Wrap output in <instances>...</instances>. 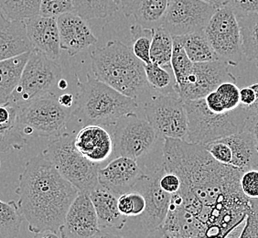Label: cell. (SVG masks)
I'll use <instances>...</instances> for the list:
<instances>
[{"label": "cell", "instance_id": "obj_1", "mask_svg": "<svg viewBox=\"0 0 258 238\" xmlns=\"http://www.w3.org/2000/svg\"><path fill=\"white\" fill-rule=\"evenodd\" d=\"M79 193L42 154L27 161L16 189L20 213L33 233H58Z\"/></svg>", "mask_w": 258, "mask_h": 238}, {"label": "cell", "instance_id": "obj_2", "mask_svg": "<svg viewBox=\"0 0 258 238\" xmlns=\"http://www.w3.org/2000/svg\"><path fill=\"white\" fill-rule=\"evenodd\" d=\"M90 56L95 79L120 94L138 100L149 89L144 64L124 43L110 40L103 48L93 50Z\"/></svg>", "mask_w": 258, "mask_h": 238}, {"label": "cell", "instance_id": "obj_3", "mask_svg": "<svg viewBox=\"0 0 258 238\" xmlns=\"http://www.w3.org/2000/svg\"><path fill=\"white\" fill-rule=\"evenodd\" d=\"M85 82H78L72 115L80 123L112 127L124 115L137 114L138 100L130 98L88 74Z\"/></svg>", "mask_w": 258, "mask_h": 238}, {"label": "cell", "instance_id": "obj_4", "mask_svg": "<svg viewBox=\"0 0 258 238\" xmlns=\"http://www.w3.org/2000/svg\"><path fill=\"white\" fill-rule=\"evenodd\" d=\"M184 104L188 117V134L185 141L194 144H205L241 132L251 116L248 108L243 105L228 113L215 114L208 109L204 98L184 101Z\"/></svg>", "mask_w": 258, "mask_h": 238}, {"label": "cell", "instance_id": "obj_5", "mask_svg": "<svg viewBox=\"0 0 258 238\" xmlns=\"http://www.w3.org/2000/svg\"><path fill=\"white\" fill-rule=\"evenodd\" d=\"M75 139V135L63 133L52 139L41 154L80 193L89 194L99 184V164L80 153Z\"/></svg>", "mask_w": 258, "mask_h": 238}, {"label": "cell", "instance_id": "obj_6", "mask_svg": "<svg viewBox=\"0 0 258 238\" xmlns=\"http://www.w3.org/2000/svg\"><path fill=\"white\" fill-rule=\"evenodd\" d=\"M61 66L56 61L49 59L40 51H30L20 83L6 104L20 109L34 100L52 94V90L61 79Z\"/></svg>", "mask_w": 258, "mask_h": 238}, {"label": "cell", "instance_id": "obj_7", "mask_svg": "<svg viewBox=\"0 0 258 238\" xmlns=\"http://www.w3.org/2000/svg\"><path fill=\"white\" fill-rule=\"evenodd\" d=\"M18 110L20 131L27 139L29 137H59L64 133L65 127L72 116L71 109L59 103L54 93L34 100Z\"/></svg>", "mask_w": 258, "mask_h": 238}, {"label": "cell", "instance_id": "obj_8", "mask_svg": "<svg viewBox=\"0 0 258 238\" xmlns=\"http://www.w3.org/2000/svg\"><path fill=\"white\" fill-rule=\"evenodd\" d=\"M145 118L160 139L186 140L188 117L184 101L178 94H159L145 104Z\"/></svg>", "mask_w": 258, "mask_h": 238}, {"label": "cell", "instance_id": "obj_9", "mask_svg": "<svg viewBox=\"0 0 258 238\" xmlns=\"http://www.w3.org/2000/svg\"><path fill=\"white\" fill-rule=\"evenodd\" d=\"M204 32L220 61L238 66L243 55L241 31L237 17L228 4L216 9Z\"/></svg>", "mask_w": 258, "mask_h": 238}, {"label": "cell", "instance_id": "obj_10", "mask_svg": "<svg viewBox=\"0 0 258 238\" xmlns=\"http://www.w3.org/2000/svg\"><path fill=\"white\" fill-rule=\"evenodd\" d=\"M113 127V154L115 157L138 160L149 153L159 139L149 121L138 113L124 115Z\"/></svg>", "mask_w": 258, "mask_h": 238}, {"label": "cell", "instance_id": "obj_11", "mask_svg": "<svg viewBox=\"0 0 258 238\" xmlns=\"http://www.w3.org/2000/svg\"><path fill=\"white\" fill-rule=\"evenodd\" d=\"M216 9L203 0H170L161 27L172 36L203 31Z\"/></svg>", "mask_w": 258, "mask_h": 238}, {"label": "cell", "instance_id": "obj_12", "mask_svg": "<svg viewBox=\"0 0 258 238\" xmlns=\"http://www.w3.org/2000/svg\"><path fill=\"white\" fill-rule=\"evenodd\" d=\"M224 82L236 83L226 63L223 61L198 63L194 64L189 77L174 91L183 101L202 99Z\"/></svg>", "mask_w": 258, "mask_h": 238}, {"label": "cell", "instance_id": "obj_13", "mask_svg": "<svg viewBox=\"0 0 258 238\" xmlns=\"http://www.w3.org/2000/svg\"><path fill=\"white\" fill-rule=\"evenodd\" d=\"M164 171L165 169L161 164L154 171L146 173L132 190L143 194L146 200V209L140 216L143 226L149 232L158 228L169 212L171 194L166 193L159 185V180Z\"/></svg>", "mask_w": 258, "mask_h": 238}, {"label": "cell", "instance_id": "obj_14", "mask_svg": "<svg viewBox=\"0 0 258 238\" xmlns=\"http://www.w3.org/2000/svg\"><path fill=\"white\" fill-rule=\"evenodd\" d=\"M100 231L97 215L89 194L79 193L60 225V237L91 238Z\"/></svg>", "mask_w": 258, "mask_h": 238}, {"label": "cell", "instance_id": "obj_15", "mask_svg": "<svg viewBox=\"0 0 258 238\" xmlns=\"http://www.w3.org/2000/svg\"><path fill=\"white\" fill-rule=\"evenodd\" d=\"M144 169L138 160L127 157H115L103 169L98 170V182L104 188L119 197L134 189L144 177Z\"/></svg>", "mask_w": 258, "mask_h": 238}, {"label": "cell", "instance_id": "obj_16", "mask_svg": "<svg viewBox=\"0 0 258 238\" xmlns=\"http://www.w3.org/2000/svg\"><path fill=\"white\" fill-rule=\"evenodd\" d=\"M60 34V49L66 50L70 56H75L97 42L86 20L75 12L57 17Z\"/></svg>", "mask_w": 258, "mask_h": 238}, {"label": "cell", "instance_id": "obj_17", "mask_svg": "<svg viewBox=\"0 0 258 238\" xmlns=\"http://www.w3.org/2000/svg\"><path fill=\"white\" fill-rule=\"evenodd\" d=\"M24 22L33 50L40 51L49 59H59L61 49L57 18L38 15Z\"/></svg>", "mask_w": 258, "mask_h": 238}, {"label": "cell", "instance_id": "obj_18", "mask_svg": "<svg viewBox=\"0 0 258 238\" xmlns=\"http://www.w3.org/2000/svg\"><path fill=\"white\" fill-rule=\"evenodd\" d=\"M75 145L80 153L96 164L109 159L114 152L112 136L99 125L85 126L75 136Z\"/></svg>", "mask_w": 258, "mask_h": 238}, {"label": "cell", "instance_id": "obj_19", "mask_svg": "<svg viewBox=\"0 0 258 238\" xmlns=\"http://www.w3.org/2000/svg\"><path fill=\"white\" fill-rule=\"evenodd\" d=\"M32 50L25 22L9 20L0 10V61Z\"/></svg>", "mask_w": 258, "mask_h": 238}, {"label": "cell", "instance_id": "obj_20", "mask_svg": "<svg viewBox=\"0 0 258 238\" xmlns=\"http://www.w3.org/2000/svg\"><path fill=\"white\" fill-rule=\"evenodd\" d=\"M98 219L100 230L122 229L127 217L120 213L118 196L98 184L89 194Z\"/></svg>", "mask_w": 258, "mask_h": 238}, {"label": "cell", "instance_id": "obj_21", "mask_svg": "<svg viewBox=\"0 0 258 238\" xmlns=\"http://www.w3.org/2000/svg\"><path fill=\"white\" fill-rule=\"evenodd\" d=\"M170 0H121V8L127 18L147 29L162 26Z\"/></svg>", "mask_w": 258, "mask_h": 238}, {"label": "cell", "instance_id": "obj_22", "mask_svg": "<svg viewBox=\"0 0 258 238\" xmlns=\"http://www.w3.org/2000/svg\"><path fill=\"white\" fill-rule=\"evenodd\" d=\"M232 155L230 167L244 172L258 168V149L247 129L223 138Z\"/></svg>", "mask_w": 258, "mask_h": 238}, {"label": "cell", "instance_id": "obj_23", "mask_svg": "<svg viewBox=\"0 0 258 238\" xmlns=\"http://www.w3.org/2000/svg\"><path fill=\"white\" fill-rule=\"evenodd\" d=\"M30 52L0 61V105L6 104L20 83Z\"/></svg>", "mask_w": 258, "mask_h": 238}, {"label": "cell", "instance_id": "obj_24", "mask_svg": "<svg viewBox=\"0 0 258 238\" xmlns=\"http://www.w3.org/2000/svg\"><path fill=\"white\" fill-rule=\"evenodd\" d=\"M179 40L189 60L194 64L220 61L212 45L210 44L204 30L183 36H172Z\"/></svg>", "mask_w": 258, "mask_h": 238}, {"label": "cell", "instance_id": "obj_25", "mask_svg": "<svg viewBox=\"0 0 258 238\" xmlns=\"http://www.w3.org/2000/svg\"><path fill=\"white\" fill-rule=\"evenodd\" d=\"M242 38L243 54L258 66V14L237 18Z\"/></svg>", "mask_w": 258, "mask_h": 238}, {"label": "cell", "instance_id": "obj_26", "mask_svg": "<svg viewBox=\"0 0 258 238\" xmlns=\"http://www.w3.org/2000/svg\"><path fill=\"white\" fill-rule=\"evenodd\" d=\"M121 0H75V12L84 20L104 19L119 10Z\"/></svg>", "mask_w": 258, "mask_h": 238}, {"label": "cell", "instance_id": "obj_27", "mask_svg": "<svg viewBox=\"0 0 258 238\" xmlns=\"http://www.w3.org/2000/svg\"><path fill=\"white\" fill-rule=\"evenodd\" d=\"M173 50V37L162 27L154 29L150 48V60L152 63L171 69V56ZM172 70V69H171Z\"/></svg>", "mask_w": 258, "mask_h": 238}, {"label": "cell", "instance_id": "obj_28", "mask_svg": "<svg viewBox=\"0 0 258 238\" xmlns=\"http://www.w3.org/2000/svg\"><path fill=\"white\" fill-rule=\"evenodd\" d=\"M24 217L15 201L0 200V238H18Z\"/></svg>", "mask_w": 258, "mask_h": 238}, {"label": "cell", "instance_id": "obj_29", "mask_svg": "<svg viewBox=\"0 0 258 238\" xmlns=\"http://www.w3.org/2000/svg\"><path fill=\"white\" fill-rule=\"evenodd\" d=\"M18 112L19 110H16L8 121L0 123V153L11 149L20 150L27 144L28 139L20 131Z\"/></svg>", "mask_w": 258, "mask_h": 238}, {"label": "cell", "instance_id": "obj_30", "mask_svg": "<svg viewBox=\"0 0 258 238\" xmlns=\"http://www.w3.org/2000/svg\"><path fill=\"white\" fill-rule=\"evenodd\" d=\"M41 0H0V10L11 20H25L40 15Z\"/></svg>", "mask_w": 258, "mask_h": 238}, {"label": "cell", "instance_id": "obj_31", "mask_svg": "<svg viewBox=\"0 0 258 238\" xmlns=\"http://www.w3.org/2000/svg\"><path fill=\"white\" fill-rule=\"evenodd\" d=\"M170 64L175 80L174 88H176L182 85L189 77L194 68V63L189 60L182 45L175 37H173V50Z\"/></svg>", "mask_w": 258, "mask_h": 238}, {"label": "cell", "instance_id": "obj_32", "mask_svg": "<svg viewBox=\"0 0 258 238\" xmlns=\"http://www.w3.org/2000/svg\"><path fill=\"white\" fill-rule=\"evenodd\" d=\"M129 30L132 36V52L145 65L151 63L150 48L154 29H147L136 24L131 26Z\"/></svg>", "mask_w": 258, "mask_h": 238}, {"label": "cell", "instance_id": "obj_33", "mask_svg": "<svg viewBox=\"0 0 258 238\" xmlns=\"http://www.w3.org/2000/svg\"><path fill=\"white\" fill-rule=\"evenodd\" d=\"M144 69L149 87L158 91L159 94H176L169 90L172 84V77L167 68L151 62L144 64Z\"/></svg>", "mask_w": 258, "mask_h": 238}, {"label": "cell", "instance_id": "obj_34", "mask_svg": "<svg viewBox=\"0 0 258 238\" xmlns=\"http://www.w3.org/2000/svg\"><path fill=\"white\" fill-rule=\"evenodd\" d=\"M118 209L125 217L139 216L144 213L146 200L138 191H130L118 197Z\"/></svg>", "mask_w": 258, "mask_h": 238}, {"label": "cell", "instance_id": "obj_35", "mask_svg": "<svg viewBox=\"0 0 258 238\" xmlns=\"http://www.w3.org/2000/svg\"><path fill=\"white\" fill-rule=\"evenodd\" d=\"M75 12V0H41L40 15L57 18Z\"/></svg>", "mask_w": 258, "mask_h": 238}, {"label": "cell", "instance_id": "obj_36", "mask_svg": "<svg viewBox=\"0 0 258 238\" xmlns=\"http://www.w3.org/2000/svg\"><path fill=\"white\" fill-rule=\"evenodd\" d=\"M238 238H258V200L249 199L245 223Z\"/></svg>", "mask_w": 258, "mask_h": 238}, {"label": "cell", "instance_id": "obj_37", "mask_svg": "<svg viewBox=\"0 0 258 238\" xmlns=\"http://www.w3.org/2000/svg\"><path fill=\"white\" fill-rule=\"evenodd\" d=\"M240 186L247 198L258 200V169L244 171L240 178Z\"/></svg>", "mask_w": 258, "mask_h": 238}, {"label": "cell", "instance_id": "obj_38", "mask_svg": "<svg viewBox=\"0 0 258 238\" xmlns=\"http://www.w3.org/2000/svg\"><path fill=\"white\" fill-rule=\"evenodd\" d=\"M228 5L237 18L258 14V0H228Z\"/></svg>", "mask_w": 258, "mask_h": 238}, {"label": "cell", "instance_id": "obj_39", "mask_svg": "<svg viewBox=\"0 0 258 238\" xmlns=\"http://www.w3.org/2000/svg\"><path fill=\"white\" fill-rule=\"evenodd\" d=\"M159 185L166 193L176 194L180 188V178L177 174L165 170L159 180Z\"/></svg>", "mask_w": 258, "mask_h": 238}, {"label": "cell", "instance_id": "obj_40", "mask_svg": "<svg viewBox=\"0 0 258 238\" xmlns=\"http://www.w3.org/2000/svg\"><path fill=\"white\" fill-rule=\"evenodd\" d=\"M244 129H247L249 132L252 134L258 149V112L253 114V115L249 116Z\"/></svg>", "mask_w": 258, "mask_h": 238}, {"label": "cell", "instance_id": "obj_41", "mask_svg": "<svg viewBox=\"0 0 258 238\" xmlns=\"http://www.w3.org/2000/svg\"><path fill=\"white\" fill-rule=\"evenodd\" d=\"M58 101L65 108L71 109L73 106H75V97L72 94H61L58 97Z\"/></svg>", "mask_w": 258, "mask_h": 238}, {"label": "cell", "instance_id": "obj_42", "mask_svg": "<svg viewBox=\"0 0 258 238\" xmlns=\"http://www.w3.org/2000/svg\"><path fill=\"white\" fill-rule=\"evenodd\" d=\"M91 238H125L124 236L119 235V234H115V233H109V232H105L101 230L100 232L95 234L94 236Z\"/></svg>", "mask_w": 258, "mask_h": 238}, {"label": "cell", "instance_id": "obj_43", "mask_svg": "<svg viewBox=\"0 0 258 238\" xmlns=\"http://www.w3.org/2000/svg\"><path fill=\"white\" fill-rule=\"evenodd\" d=\"M31 238H61L57 235V233L51 231H44L40 233H34V235Z\"/></svg>", "mask_w": 258, "mask_h": 238}, {"label": "cell", "instance_id": "obj_44", "mask_svg": "<svg viewBox=\"0 0 258 238\" xmlns=\"http://www.w3.org/2000/svg\"><path fill=\"white\" fill-rule=\"evenodd\" d=\"M203 1L207 2V3L214 6L215 8H219V7L228 4V0H203Z\"/></svg>", "mask_w": 258, "mask_h": 238}, {"label": "cell", "instance_id": "obj_45", "mask_svg": "<svg viewBox=\"0 0 258 238\" xmlns=\"http://www.w3.org/2000/svg\"><path fill=\"white\" fill-rule=\"evenodd\" d=\"M57 87H58L60 90L67 89V87H68V82H67L66 80L62 79V78H61V79L58 82Z\"/></svg>", "mask_w": 258, "mask_h": 238}]
</instances>
